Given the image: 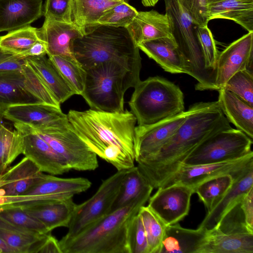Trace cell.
<instances>
[{"mask_svg": "<svg viewBox=\"0 0 253 253\" xmlns=\"http://www.w3.org/2000/svg\"><path fill=\"white\" fill-rule=\"evenodd\" d=\"M188 110L185 121L156 155L136 161L137 167L154 188H159L174 174L205 139L231 127L217 101L196 103Z\"/></svg>", "mask_w": 253, "mask_h": 253, "instance_id": "1", "label": "cell"}, {"mask_svg": "<svg viewBox=\"0 0 253 253\" xmlns=\"http://www.w3.org/2000/svg\"><path fill=\"white\" fill-rule=\"evenodd\" d=\"M67 115L75 132L97 156L118 170L134 166L137 121L131 111L70 110Z\"/></svg>", "mask_w": 253, "mask_h": 253, "instance_id": "2", "label": "cell"}, {"mask_svg": "<svg viewBox=\"0 0 253 253\" xmlns=\"http://www.w3.org/2000/svg\"><path fill=\"white\" fill-rule=\"evenodd\" d=\"M75 58L86 70L102 62L116 61L140 79L139 49L127 29L98 25L87 30L73 44Z\"/></svg>", "mask_w": 253, "mask_h": 253, "instance_id": "3", "label": "cell"}, {"mask_svg": "<svg viewBox=\"0 0 253 253\" xmlns=\"http://www.w3.org/2000/svg\"><path fill=\"white\" fill-rule=\"evenodd\" d=\"M149 199L141 198L113 211L73 238L59 241L62 253H130L129 225Z\"/></svg>", "mask_w": 253, "mask_h": 253, "instance_id": "4", "label": "cell"}, {"mask_svg": "<svg viewBox=\"0 0 253 253\" xmlns=\"http://www.w3.org/2000/svg\"><path fill=\"white\" fill-rule=\"evenodd\" d=\"M86 71L84 88L81 95L95 110L122 112L124 95L140 81L120 63L110 61L98 64Z\"/></svg>", "mask_w": 253, "mask_h": 253, "instance_id": "5", "label": "cell"}, {"mask_svg": "<svg viewBox=\"0 0 253 253\" xmlns=\"http://www.w3.org/2000/svg\"><path fill=\"white\" fill-rule=\"evenodd\" d=\"M134 88L128 104L138 125H151L185 111L183 92L163 78L140 80Z\"/></svg>", "mask_w": 253, "mask_h": 253, "instance_id": "6", "label": "cell"}, {"mask_svg": "<svg viewBox=\"0 0 253 253\" xmlns=\"http://www.w3.org/2000/svg\"><path fill=\"white\" fill-rule=\"evenodd\" d=\"M171 36L187 66L188 75L198 82V90H216L215 73L208 69L196 24L180 0H164Z\"/></svg>", "mask_w": 253, "mask_h": 253, "instance_id": "7", "label": "cell"}, {"mask_svg": "<svg viewBox=\"0 0 253 253\" xmlns=\"http://www.w3.org/2000/svg\"><path fill=\"white\" fill-rule=\"evenodd\" d=\"M35 103L60 108V104L27 62L22 69L0 73L1 117L9 106Z\"/></svg>", "mask_w": 253, "mask_h": 253, "instance_id": "8", "label": "cell"}, {"mask_svg": "<svg viewBox=\"0 0 253 253\" xmlns=\"http://www.w3.org/2000/svg\"><path fill=\"white\" fill-rule=\"evenodd\" d=\"M253 139L232 127L209 136L199 144L182 164L198 165L223 162L242 157L252 151Z\"/></svg>", "mask_w": 253, "mask_h": 253, "instance_id": "9", "label": "cell"}, {"mask_svg": "<svg viewBox=\"0 0 253 253\" xmlns=\"http://www.w3.org/2000/svg\"><path fill=\"white\" fill-rule=\"evenodd\" d=\"M130 169L117 170L102 181L90 198L77 205L67 234L60 240L67 241L73 238L111 212L122 181Z\"/></svg>", "mask_w": 253, "mask_h": 253, "instance_id": "10", "label": "cell"}, {"mask_svg": "<svg viewBox=\"0 0 253 253\" xmlns=\"http://www.w3.org/2000/svg\"><path fill=\"white\" fill-rule=\"evenodd\" d=\"M32 128L65 161L70 169L94 170L98 168L97 155L79 138L69 122L56 127Z\"/></svg>", "mask_w": 253, "mask_h": 253, "instance_id": "11", "label": "cell"}, {"mask_svg": "<svg viewBox=\"0 0 253 253\" xmlns=\"http://www.w3.org/2000/svg\"><path fill=\"white\" fill-rule=\"evenodd\" d=\"M253 169V152L236 159L223 162L198 165L182 164L171 176L160 187L180 184L192 187L220 175H230L233 181L240 178Z\"/></svg>", "mask_w": 253, "mask_h": 253, "instance_id": "12", "label": "cell"}, {"mask_svg": "<svg viewBox=\"0 0 253 253\" xmlns=\"http://www.w3.org/2000/svg\"><path fill=\"white\" fill-rule=\"evenodd\" d=\"M157 189L149 198L147 206L166 226L178 223L188 214L194 193L192 187L175 184Z\"/></svg>", "mask_w": 253, "mask_h": 253, "instance_id": "13", "label": "cell"}, {"mask_svg": "<svg viewBox=\"0 0 253 253\" xmlns=\"http://www.w3.org/2000/svg\"><path fill=\"white\" fill-rule=\"evenodd\" d=\"M189 110L157 123L138 125L134 129L135 162L156 155L186 119Z\"/></svg>", "mask_w": 253, "mask_h": 253, "instance_id": "14", "label": "cell"}, {"mask_svg": "<svg viewBox=\"0 0 253 253\" xmlns=\"http://www.w3.org/2000/svg\"><path fill=\"white\" fill-rule=\"evenodd\" d=\"M20 133L22 154L32 161L42 172L60 175L71 169L65 161L30 126L14 123Z\"/></svg>", "mask_w": 253, "mask_h": 253, "instance_id": "15", "label": "cell"}, {"mask_svg": "<svg viewBox=\"0 0 253 253\" xmlns=\"http://www.w3.org/2000/svg\"><path fill=\"white\" fill-rule=\"evenodd\" d=\"M253 32L235 41L218 53L215 68L217 90L222 89L235 73L253 69Z\"/></svg>", "mask_w": 253, "mask_h": 253, "instance_id": "16", "label": "cell"}, {"mask_svg": "<svg viewBox=\"0 0 253 253\" xmlns=\"http://www.w3.org/2000/svg\"><path fill=\"white\" fill-rule=\"evenodd\" d=\"M14 123L27 125L39 129L58 126L69 123L67 114L61 108L46 103H35L9 106L1 115Z\"/></svg>", "mask_w": 253, "mask_h": 253, "instance_id": "17", "label": "cell"}, {"mask_svg": "<svg viewBox=\"0 0 253 253\" xmlns=\"http://www.w3.org/2000/svg\"><path fill=\"white\" fill-rule=\"evenodd\" d=\"M39 30L41 39L46 44L47 55H60L76 60L73 44L76 39L84 34V31L81 28L74 23L45 18L42 27Z\"/></svg>", "mask_w": 253, "mask_h": 253, "instance_id": "18", "label": "cell"}, {"mask_svg": "<svg viewBox=\"0 0 253 253\" xmlns=\"http://www.w3.org/2000/svg\"><path fill=\"white\" fill-rule=\"evenodd\" d=\"M43 14L42 0H0V32L29 26Z\"/></svg>", "mask_w": 253, "mask_h": 253, "instance_id": "19", "label": "cell"}, {"mask_svg": "<svg viewBox=\"0 0 253 253\" xmlns=\"http://www.w3.org/2000/svg\"><path fill=\"white\" fill-rule=\"evenodd\" d=\"M91 185L87 178H61L42 172L38 181L24 195H41L51 200H64L86 191Z\"/></svg>", "mask_w": 253, "mask_h": 253, "instance_id": "20", "label": "cell"}, {"mask_svg": "<svg viewBox=\"0 0 253 253\" xmlns=\"http://www.w3.org/2000/svg\"><path fill=\"white\" fill-rule=\"evenodd\" d=\"M137 46L165 71L172 74H188L186 63L173 38L145 41Z\"/></svg>", "mask_w": 253, "mask_h": 253, "instance_id": "21", "label": "cell"}, {"mask_svg": "<svg viewBox=\"0 0 253 253\" xmlns=\"http://www.w3.org/2000/svg\"><path fill=\"white\" fill-rule=\"evenodd\" d=\"M136 45L162 38H172L167 15L152 10L138 11L126 27Z\"/></svg>", "mask_w": 253, "mask_h": 253, "instance_id": "22", "label": "cell"}, {"mask_svg": "<svg viewBox=\"0 0 253 253\" xmlns=\"http://www.w3.org/2000/svg\"><path fill=\"white\" fill-rule=\"evenodd\" d=\"M42 172L27 157L1 174L0 195H24L38 181Z\"/></svg>", "mask_w": 253, "mask_h": 253, "instance_id": "23", "label": "cell"}, {"mask_svg": "<svg viewBox=\"0 0 253 253\" xmlns=\"http://www.w3.org/2000/svg\"><path fill=\"white\" fill-rule=\"evenodd\" d=\"M208 230L181 227L178 223L166 227L160 253H197Z\"/></svg>", "mask_w": 253, "mask_h": 253, "instance_id": "24", "label": "cell"}, {"mask_svg": "<svg viewBox=\"0 0 253 253\" xmlns=\"http://www.w3.org/2000/svg\"><path fill=\"white\" fill-rule=\"evenodd\" d=\"M197 253H253V233L224 234L208 230Z\"/></svg>", "mask_w": 253, "mask_h": 253, "instance_id": "25", "label": "cell"}, {"mask_svg": "<svg viewBox=\"0 0 253 253\" xmlns=\"http://www.w3.org/2000/svg\"><path fill=\"white\" fill-rule=\"evenodd\" d=\"M76 206L71 198L51 201L23 208L26 212L42 222L51 232L58 227L68 228Z\"/></svg>", "mask_w": 253, "mask_h": 253, "instance_id": "26", "label": "cell"}, {"mask_svg": "<svg viewBox=\"0 0 253 253\" xmlns=\"http://www.w3.org/2000/svg\"><path fill=\"white\" fill-rule=\"evenodd\" d=\"M25 59L60 104L75 94L72 87L48 57L29 56Z\"/></svg>", "mask_w": 253, "mask_h": 253, "instance_id": "27", "label": "cell"}, {"mask_svg": "<svg viewBox=\"0 0 253 253\" xmlns=\"http://www.w3.org/2000/svg\"><path fill=\"white\" fill-rule=\"evenodd\" d=\"M252 188L253 169L233 181L230 189L215 206L208 212L199 227L207 230L212 229L227 211L242 201Z\"/></svg>", "mask_w": 253, "mask_h": 253, "instance_id": "28", "label": "cell"}, {"mask_svg": "<svg viewBox=\"0 0 253 253\" xmlns=\"http://www.w3.org/2000/svg\"><path fill=\"white\" fill-rule=\"evenodd\" d=\"M219 92V105L229 122L253 138V107L233 93L221 89Z\"/></svg>", "mask_w": 253, "mask_h": 253, "instance_id": "29", "label": "cell"}, {"mask_svg": "<svg viewBox=\"0 0 253 253\" xmlns=\"http://www.w3.org/2000/svg\"><path fill=\"white\" fill-rule=\"evenodd\" d=\"M209 20H231L253 32V0H223L209 4Z\"/></svg>", "mask_w": 253, "mask_h": 253, "instance_id": "30", "label": "cell"}, {"mask_svg": "<svg viewBox=\"0 0 253 253\" xmlns=\"http://www.w3.org/2000/svg\"><path fill=\"white\" fill-rule=\"evenodd\" d=\"M153 189L137 166L131 168L122 181L111 212L138 199L149 198Z\"/></svg>", "mask_w": 253, "mask_h": 253, "instance_id": "31", "label": "cell"}, {"mask_svg": "<svg viewBox=\"0 0 253 253\" xmlns=\"http://www.w3.org/2000/svg\"><path fill=\"white\" fill-rule=\"evenodd\" d=\"M45 234L23 229L0 216V238L14 253H34L38 243Z\"/></svg>", "mask_w": 253, "mask_h": 253, "instance_id": "32", "label": "cell"}, {"mask_svg": "<svg viewBox=\"0 0 253 253\" xmlns=\"http://www.w3.org/2000/svg\"><path fill=\"white\" fill-rule=\"evenodd\" d=\"M122 0H74L73 21L85 32L97 25L104 11Z\"/></svg>", "mask_w": 253, "mask_h": 253, "instance_id": "33", "label": "cell"}, {"mask_svg": "<svg viewBox=\"0 0 253 253\" xmlns=\"http://www.w3.org/2000/svg\"><path fill=\"white\" fill-rule=\"evenodd\" d=\"M42 40L39 29L30 25L0 36V50L22 57L37 42Z\"/></svg>", "mask_w": 253, "mask_h": 253, "instance_id": "34", "label": "cell"}, {"mask_svg": "<svg viewBox=\"0 0 253 253\" xmlns=\"http://www.w3.org/2000/svg\"><path fill=\"white\" fill-rule=\"evenodd\" d=\"M233 183V179L230 175H222L199 184L194 188V192L209 212L221 200Z\"/></svg>", "mask_w": 253, "mask_h": 253, "instance_id": "35", "label": "cell"}, {"mask_svg": "<svg viewBox=\"0 0 253 253\" xmlns=\"http://www.w3.org/2000/svg\"><path fill=\"white\" fill-rule=\"evenodd\" d=\"M22 143L19 132L0 123V167L3 172L22 154Z\"/></svg>", "mask_w": 253, "mask_h": 253, "instance_id": "36", "label": "cell"}, {"mask_svg": "<svg viewBox=\"0 0 253 253\" xmlns=\"http://www.w3.org/2000/svg\"><path fill=\"white\" fill-rule=\"evenodd\" d=\"M47 56L72 87L75 94L81 95L84 88L86 71L76 60L60 55Z\"/></svg>", "mask_w": 253, "mask_h": 253, "instance_id": "37", "label": "cell"}, {"mask_svg": "<svg viewBox=\"0 0 253 253\" xmlns=\"http://www.w3.org/2000/svg\"><path fill=\"white\" fill-rule=\"evenodd\" d=\"M138 213L145 229L149 253H160L166 226L148 206H142Z\"/></svg>", "mask_w": 253, "mask_h": 253, "instance_id": "38", "label": "cell"}, {"mask_svg": "<svg viewBox=\"0 0 253 253\" xmlns=\"http://www.w3.org/2000/svg\"><path fill=\"white\" fill-rule=\"evenodd\" d=\"M0 216L9 223L31 232L41 234L50 232L42 222L26 212L21 207H1Z\"/></svg>", "mask_w": 253, "mask_h": 253, "instance_id": "39", "label": "cell"}, {"mask_svg": "<svg viewBox=\"0 0 253 253\" xmlns=\"http://www.w3.org/2000/svg\"><path fill=\"white\" fill-rule=\"evenodd\" d=\"M137 12L135 8L124 1L105 10L97 21V25L126 28Z\"/></svg>", "mask_w": 253, "mask_h": 253, "instance_id": "40", "label": "cell"}, {"mask_svg": "<svg viewBox=\"0 0 253 253\" xmlns=\"http://www.w3.org/2000/svg\"><path fill=\"white\" fill-rule=\"evenodd\" d=\"M222 89L233 93L253 107V72L246 69L237 72Z\"/></svg>", "mask_w": 253, "mask_h": 253, "instance_id": "41", "label": "cell"}, {"mask_svg": "<svg viewBox=\"0 0 253 253\" xmlns=\"http://www.w3.org/2000/svg\"><path fill=\"white\" fill-rule=\"evenodd\" d=\"M241 202L227 211L212 228L224 234L253 233L246 223Z\"/></svg>", "mask_w": 253, "mask_h": 253, "instance_id": "42", "label": "cell"}, {"mask_svg": "<svg viewBox=\"0 0 253 253\" xmlns=\"http://www.w3.org/2000/svg\"><path fill=\"white\" fill-rule=\"evenodd\" d=\"M74 0H46L43 8L45 18L73 23Z\"/></svg>", "mask_w": 253, "mask_h": 253, "instance_id": "43", "label": "cell"}, {"mask_svg": "<svg viewBox=\"0 0 253 253\" xmlns=\"http://www.w3.org/2000/svg\"><path fill=\"white\" fill-rule=\"evenodd\" d=\"M130 253H149L146 232L137 213L131 219L127 233Z\"/></svg>", "mask_w": 253, "mask_h": 253, "instance_id": "44", "label": "cell"}, {"mask_svg": "<svg viewBox=\"0 0 253 253\" xmlns=\"http://www.w3.org/2000/svg\"><path fill=\"white\" fill-rule=\"evenodd\" d=\"M196 32L203 50L206 68L215 73L218 53L215 41L208 26L197 25Z\"/></svg>", "mask_w": 253, "mask_h": 253, "instance_id": "45", "label": "cell"}, {"mask_svg": "<svg viewBox=\"0 0 253 253\" xmlns=\"http://www.w3.org/2000/svg\"><path fill=\"white\" fill-rule=\"evenodd\" d=\"M193 21L197 25L206 26L209 20L208 0H180Z\"/></svg>", "mask_w": 253, "mask_h": 253, "instance_id": "46", "label": "cell"}, {"mask_svg": "<svg viewBox=\"0 0 253 253\" xmlns=\"http://www.w3.org/2000/svg\"><path fill=\"white\" fill-rule=\"evenodd\" d=\"M54 201L41 195H0V208L8 206L26 207Z\"/></svg>", "mask_w": 253, "mask_h": 253, "instance_id": "47", "label": "cell"}, {"mask_svg": "<svg viewBox=\"0 0 253 253\" xmlns=\"http://www.w3.org/2000/svg\"><path fill=\"white\" fill-rule=\"evenodd\" d=\"M26 64L25 58L0 50V73L22 69Z\"/></svg>", "mask_w": 253, "mask_h": 253, "instance_id": "48", "label": "cell"}, {"mask_svg": "<svg viewBox=\"0 0 253 253\" xmlns=\"http://www.w3.org/2000/svg\"><path fill=\"white\" fill-rule=\"evenodd\" d=\"M240 206L249 229L253 232V188L244 196Z\"/></svg>", "mask_w": 253, "mask_h": 253, "instance_id": "49", "label": "cell"}, {"mask_svg": "<svg viewBox=\"0 0 253 253\" xmlns=\"http://www.w3.org/2000/svg\"><path fill=\"white\" fill-rule=\"evenodd\" d=\"M35 253H62L59 241L48 233L38 246Z\"/></svg>", "mask_w": 253, "mask_h": 253, "instance_id": "50", "label": "cell"}, {"mask_svg": "<svg viewBox=\"0 0 253 253\" xmlns=\"http://www.w3.org/2000/svg\"><path fill=\"white\" fill-rule=\"evenodd\" d=\"M47 47L45 42L40 40L35 42L30 48L27 51L22 57L26 58L29 56H40L47 55Z\"/></svg>", "mask_w": 253, "mask_h": 253, "instance_id": "51", "label": "cell"}, {"mask_svg": "<svg viewBox=\"0 0 253 253\" xmlns=\"http://www.w3.org/2000/svg\"><path fill=\"white\" fill-rule=\"evenodd\" d=\"M0 253H14L12 249L0 238Z\"/></svg>", "mask_w": 253, "mask_h": 253, "instance_id": "52", "label": "cell"}, {"mask_svg": "<svg viewBox=\"0 0 253 253\" xmlns=\"http://www.w3.org/2000/svg\"><path fill=\"white\" fill-rule=\"evenodd\" d=\"M159 0H141L142 3L145 6H153Z\"/></svg>", "mask_w": 253, "mask_h": 253, "instance_id": "53", "label": "cell"}, {"mask_svg": "<svg viewBox=\"0 0 253 253\" xmlns=\"http://www.w3.org/2000/svg\"><path fill=\"white\" fill-rule=\"evenodd\" d=\"M221 0H208V4H211V3H213V2H218V1H221Z\"/></svg>", "mask_w": 253, "mask_h": 253, "instance_id": "54", "label": "cell"}, {"mask_svg": "<svg viewBox=\"0 0 253 253\" xmlns=\"http://www.w3.org/2000/svg\"><path fill=\"white\" fill-rule=\"evenodd\" d=\"M2 117H1L0 116V123L1 122V120H2ZM4 172L3 171V170L0 167V174L3 173Z\"/></svg>", "mask_w": 253, "mask_h": 253, "instance_id": "55", "label": "cell"}, {"mask_svg": "<svg viewBox=\"0 0 253 253\" xmlns=\"http://www.w3.org/2000/svg\"><path fill=\"white\" fill-rule=\"evenodd\" d=\"M1 174H0V187L2 185V182L1 179Z\"/></svg>", "mask_w": 253, "mask_h": 253, "instance_id": "56", "label": "cell"}, {"mask_svg": "<svg viewBox=\"0 0 253 253\" xmlns=\"http://www.w3.org/2000/svg\"><path fill=\"white\" fill-rule=\"evenodd\" d=\"M123 0L124 2L128 3V1H129V0Z\"/></svg>", "mask_w": 253, "mask_h": 253, "instance_id": "57", "label": "cell"}]
</instances>
